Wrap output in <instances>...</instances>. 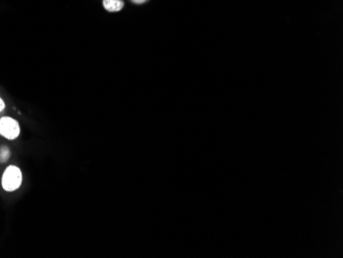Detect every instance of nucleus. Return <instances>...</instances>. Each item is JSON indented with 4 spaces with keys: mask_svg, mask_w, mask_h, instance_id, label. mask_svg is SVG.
<instances>
[{
    "mask_svg": "<svg viewBox=\"0 0 343 258\" xmlns=\"http://www.w3.org/2000/svg\"><path fill=\"white\" fill-rule=\"evenodd\" d=\"M4 109H5V103H4L3 99L0 97V112L4 111Z\"/></svg>",
    "mask_w": 343,
    "mask_h": 258,
    "instance_id": "5",
    "label": "nucleus"
},
{
    "mask_svg": "<svg viewBox=\"0 0 343 258\" xmlns=\"http://www.w3.org/2000/svg\"><path fill=\"white\" fill-rule=\"evenodd\" d=\"M12 156V151L10 148L6 145H1L0 146V164H5L8 162Z\"/></svg>",
    "mask_w": 343,
    "mask_h": 258,
    "instance_id": "4",
    "label": "nucleus"
},
{
    "mask_svg": "<svg viewBox=\"0 0 343 258\" xmlns=\"http://www.w3.org/2000/svg\"><path fill=\"white\" fill-rule=\"evenodd\" d=\"M132 1H133L134 3H136V4H141V3L146 2L147 0H132Z\"/></svg>",
    "mask_w": 343,
    "mask_h": 258,
    "instance_id": "6",
    "label": "nucleus"
},
{
    "mask_svg": "<svg viewBox=\"0 0 343 258\" xmlns=\"http://www.w3.org/2000/svg\"><path fill=\"white\" fill-rule=\"evenodd\" d=\"M103 6L109 13H117L124 7L122 0H103Z\"/></svg>",
    "mask_w": 343,
    "mask_h": 258,
    "instance_id": "3",
    "label": "nucleus"
},
{
    "mask_svg": "<svg viewBox=\"0 0 343 258\" xmlns=\"http://www.w3.org/2000/svg\"><path fill=\"white\" fill-rule=\"evenodd\" d=\"M23 183V173L16 164H9L2 174L1 187L6 192H14L18 190Z\"/></svg>",
    "mask_w": 343,
    "mask_h": 258,
    "instance_id": "1",
    "label": "nucleus"
},
{
    "mask_svg": "<svg viewBox=\"0 0 343 258\" xmlns=\"http://www.w3.org/2000/svg\"><path fill=\"white\" fill-rule=\"evenodd\" d=\"M21 127L19 121L12 117H0V136L4 139L14 141L19 138Z\"/></svg>",
    "mask_w": 343,
    "mask_h": 258,
    "instance_id": "2",
    "label": "nucleus"
}]
</instances>
